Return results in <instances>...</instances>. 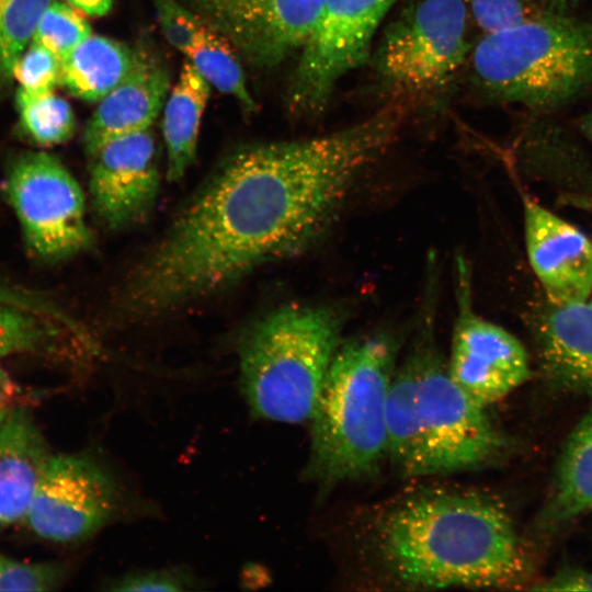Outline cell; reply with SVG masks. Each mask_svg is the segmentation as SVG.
<instances>
[{"label":"cell","instance_id":"cell-1","mask_svg":"<svg viewBox=\"0 0 592 592\" xmlns=\"http://www.w3.org/2000/svg\"><path fill=\"white\" fill-rule=\"evenodd\" d=\"M403 118L388 104L326 136L234 155L138 265L125 293L127 308L162 312L305 248L360 172L396 140Z\"/></svg>","mask_w":592,"mask_h":592},{"label":"cell","instance_id":"cell-2","mask_svg":"<svg viewBox=\"0 0 592 592\" xmlns=\"http://www.w3.org/2000/svg\"><path fill=\"white\" fill-rule=\"evenodd\" d=\"M374 550L392 581L412 589H504L526 560L512 521L496 499L471 490L428 488L386 508Z\"/></svg>","mask_w":592,"mask_h":592},{"label":"cell","instance_id":"cell-3","mask_svg":"<svg viewBox=\"0 0 592 592\" xmlns=\"http://www.w3.org/2000/svg\"><path fill=\"white\" fill-rule=\"evenodd\" d=\"M435 277L414 345L396 367L388 399L387 458L406 477L477 469L503 440L486 409L452 378L434 343Z\"/></svg>","mask_w":592,"mask_h":592},{"label":"cell","instance_id":"cell-4","mask_svg":"<svg viewBox=\"0 0 592 592\" xmlns=\"http://www.w3.org/2000/svg\"><path fill=\"white\" fill-rule=\"evenodd\" d=\"M397 345L384 334L341 342L315 402L306 475L322 487L373 477L387 458Z\"/></svg>","mask_w":592,"mask_h":592},{"label":"cell","instance_id":"cell-5","mask_svg":"<svg viewBox=\"0 0 592 592\" xmlns=\"http://www.w3.org/2000/svg\"><path fill=\"white\" fill-rule=\"evenodd\" d=\"M471 59L491 96L537 111L559 107L592 86V19L538 13L486 33Z\"/></svg>","mask_w":592,"mask_h":592},{"label":"cell","instance_id":"cell-6","mask_svg":"<svg viewBox=\"0 0 592 592\" xmlns=\"http://www.w3.org/2000/svg\"><path fill=\"white\" fill-rule=\"evenodd\" d=\"M341 344V318L325 306L289 305L260 320L240 348L241 391L260 418L309 421Z\"/></svg>","mask_w":592,"mask_h":592},{"label":"cell","instance_id":"cell-7","mask_svg":"<svg viewBox=\"0 0 592 592\" xmlns=\"http://www.w3.org/2000/svg\"><path fill=\"white\" fill-rule=\"evenodd\" d=\"M4 191L25 243L37 258L59 260L90 247L84 194L55 156L20 155L9 169Z\"/></svg>","mask_w":592,"mask_h":592},{"label":"cell","instance_id":"cell-8","mask_svg":"<svg viewBox=\"0 0 592 592\" xmlns=\"http://www.w3.org/2000/svg\"><path fill=\"white\" fill-rule=\"evenodd\" d=\"M465 0H421L386 31L378 70L391 87L430 92L444 87L462 66L468 44Z\"/></svg>","mask_w":592,"mask_h":592},{"label":"cell","instance_id":"cell-9","mask_svg":"<svg viewBox=\"0 0 592 592\" xmlns=\"http://www.w3.org/2000/svg\"><path fill=\"white\" fill-rule=\"evenodd\" d=\"M398 0H323L301 46L289 88V103L303 114H319L339 80L368 58L373 37Z\"/></svg>","mask_w":592,"mask_h":592},{"label":"cell","instance_id":"cell-10","mask_svg":"<svg viewBox=\"0 0 592 592\" xmlns=\"http://www.w3.org/2000/svg\"><path fill=\"white\" fill-rule=\"evenodd\" d=\"M116 504L115 482L96 460L83 454H52L22 523L45 540L76 543L101 530Z\"/></svg>","mask_w":592,"mask_h":592},{"label":"cell","instance_id":"cell-11","mask_svg":"<svg viewBox=\"0 0 592 592\" xmlns=\"http://www.w3.org/2000/svg\"><path fill=\"white\" fill-rule=\"evenodd\" d=\"M249 64L277 66L300 49L323 0H179Z\"/></svg>","mask_w":592,"mask_h":592},{"label":"cell","instance_id":"cell-12","mask_svg":"<svg viewBox=\"0 0 592 592\" xmlns=\"http://www.w3.org/2000/svg\"><path fill=\"white\" fill-rule=\"evenodd\" d=\"M457 270L458 314L447 367L469 397L488 407L530 378V360L516 337L474 312L463 260H458Z\"/></svg>","mask_w":592,"mask_h":592},{"label":"cell","instance_id":"cell-13","mask_svg":"<svg viewBox=\"0 0 592 592\" xmlns=\"http://www.w3.org/2000/svg\"><path fill=\"white\" fill-rule=\"evenodd\" d=\"M90 158L89 191L101 221L111 229L141 221L152 209L160 184L149 129L115 138Z\"/></svg>","mask_w":592,"mask_h":592},{"label":"cell","instance_id":"cell-14","mask_svg":"<svg viewBox=\"0 0 592 592\" xmlns=\"http://www.w3.org/2000/svg\"><path fill=\"white\" fill-rule=\"evenodd\" d=\"M530 264L554 305L581 304L592 294V242L570 223L524 201Z\"/></svg>","mask_w":592,"mask_h":592},{"label":"cell","instance_id":"cell-15","mask_svg":"<svg viewBox=\"0 0 592 592\" xmlns=\"http://www.w3.org/2000/svg\"><path fill=\"white\" fill-rule=\"evenodd\" d=\"M169 88L167 69L143 50L132 72L99 101L83 133L87 155L91 157L115 138L149 129L164 105Z\"/></svg>","mask_w":592,"mask_h":592},{"label":"cell","instance_id":"cell-16","mask_svg":"<svg viewBox=\"0 0 592 592\" xmlns=\"http://www.w3.org/2000/svg\"><path fill=\"white\" fill-rule=\"evenodd\" d=\"M50 455L22 405L0 421V532L23 522Z\"/></svg>","mask_w":592,"mask_h":592},{"label":"cell","instance_id":"cell-17","mask_svg":"<svg viewBox=\"0 0 592 592\" xmlns=\"http://www.w3.org/2000/svg\"><path fill=\"white\" fill-rule=\"evenodd\" d=\"M538 339L549 375L566 387L592 392V306L551 304Z\"/></svg>","mask_w":592,"mask_h":592},{"label":"cell","instance_id":"cell-18","mask_svg":"<svg viewBox=\"0 0 592 592\" xmlns=\"http://www.w3.org/2000/svg\"><path fill=\"white\" fill-rule=\"evenodd\" d=\"M141 52L109 37L90 35L61 59L60 83L78 99L100 101L132 72Z\"/></svg>","mask_w":592,"mask_h":592},{"label":"cell","instance_id":"cell-19","mask_svg":"<svg viewBox=\"0 0 592 592\" xmlns=\"http://www.w3.org/2000/svg\"><path fill=\"white\" fill-rule=\"evenodd\" d=\"M210 86L194 68L184 62L179 79L163 105L162 130L167 149V178L180 180L196 153L202 116Z\"/></svg>","mask_w":592,"mask_h":592},{"label":"cell","instance_id":"cell-20","mask_svg":"<svg viewBox=\"0 0 592 592\" xmlns=\"http://www.w3.org/2000/svg\"><path fill=\"white\" fill-rule=\"evenodd\" d=\"M592 508V407L574 426L561 454L549 517L567 521Z\"/></svg>","mask_w":592,"mask_h":592},{"label":"cell","instance_id":"cell-21","mask_svg":"<svg viewBox=\"0 0 592 592\" xmlns=\"http://www.w3.org/2000/svg\"><path fill=\"white\" fill-rule=\"evenodd\" d=\"M186 56L209 86L235 98L246 110L255 109L237 52L226 38L205 25Z\"/></svg>","mask_w":592,"mask_h":592},{"label":"cell","instance_id":"cell-22","mask_svg":"<svg viewBox=\"0 0 592 592\" xmlns=\"http://www.w3.org/2000/svg\"><path fill=\"white\" fill-rule=\"evenodd\" d=\"M15 103L21 128L35 144L59 145L73 135L76 118L72 109L54 92L34 95L18 89Z\"/></svg>","mask_w":592,"mask_h":592},{"label":"cell","instance_id":"cell-23","mask_svg":"<svg viewBox=\"0 0 592 592\" xmlns=\"http://www.w3.org/2000/svg\"><path fill=\"white\" fill-rule=\"evenodd\" d=\"M59 328L24 303L0 298V363L54 346Z\"/></svg>","mask_w":592,"mask_h":592},{"label":"cell","instance_id":"cell-24","mask_svg":"<svg viewBox=\"0 0 592 592\" xmlns=\"http://www.w3.org/2000/svg\"><path fill=\"white\" fill-rule=\"evenodd\" d=\"M53 0H0V91L13 80L16 60L31 44Z\"/></svg>","mask_w":592,"mask_h":592},{"label":"cell","instance_id":"cell-25","mask_svg":"<svg viewBox=\"0 0 592 592\" xmlns=\"http://www.w3.org/2000/svg\"><path fill=\"white\" fill-rule=\"evenodd\" d=\"M91 34L87 20L72 7L53 0L41 18L32 42L65 58Z\"/></svg>","mask_w":592,"mask_h":592},{"label":"cell","instance_id":"cell-26","mask_svg":"<svg viewBox=\"0 0 592 592\" xmlns=\"http://www.w3.org/2000/svg\"><path fill=\"white\" fill-rule=\"evenodd\" d=\"M21 90L41 95L54 92L61 80V59L41 44L33 43L25 48L13 69Z\"/></svg>","mask_w":592,"mask_h":592},{"label":"cell","instance_id":"cell-27","mask_svg":"<svg viewBox=\"0 0 592 592\" xmlns=\"http://www.w3.org/2000/svg\"><path fill=\"white\" fill-rule=\"evenodd\" d=\"M64 578L57 563L22 561L0 553V591H50Z\"/></svg>","mask_w":592,"mask_h":592},{"label":"cell","instance_id":"cell-28","mask_svg":"<svg viewBox=\"0 0 592 592\" xmlns=\"http://www.w3.org/2000/svg\"><path fill=\"white\" fill-rule=\"evenodd\" d=\"M150 1L166 39L186 55L206 24L179 0Z\"/></svg>","mask_w":592,"mask_h":592},{"label":"cell","instance_id":"cell-29","mask_svg":"<svg viewBox=\"0 0 592 592\" xmlns=\"http://www.w3.org/2000/svg\"><path fill=\"white\" fill-rule=\"evenodd\" d=\"M481 30L494 32L515 25L539 12L533 0H465Z\"/></svg>","mask_w":592,"mask_h":592},{"label":"cell","instance_id":"cell-30","mask_svg":"<svg viewBox=\"0 0 592 592\" xmlns=\"http://www.w3.org/2000/svg\"><path fill=\"white\" fill-rule=\"evenodd\" d=\"M189 580L173 570H151L127 574L113 583L116 591H182Z\"/></svg>","mask_w":592,"mask_h":592},{"label":"cell","instance_id":"cell-31","mask_svg":"<svg viewBox=\"0 0 592 592\" xmlns=\"http://www.w3.org/2000/svg\"><path fill=\"white\" fill-rule=\"evenodd\" d=\"M540 591L592 592V572L577 569L563 570L533 588Z\"/></svg>","mask_w":592,"mask_h":592},{"label":"cell","instance_id":"cell-32","mask_svg":"<svg viewBox=\"0 0 592 592\" xmlns=\"http://www.w3.org/2000/svg\"><path fill=\"white\" fill-rule=\"evenodd\" d=\"M22 390L0 366V421L22 405Z\"/></svg>","mask_w":592,"mask_h":592},{"label":"cell","instance_id":"cell-33","mask_svg":"<svg viewBox=\"0 0 592 592\" xmlns=\"http://www.w3.org/2000/svg\"><path fill=\"white\" fill-rule=\"evenodd\" d=\"M77 10L91 15L102 16L106 14L111 8L113 0H67Z\"/></svg>","mask_w":592,"mask_h":592},{"label":"cell","instance_id":"cell-34","mask_svg":"<svg viewBox=\"0 0 592 592\" xmlns=\"http://www.w3.org/2000/svg\"><path fill=\"white\" fill-rule=\"evenodd\" d=\"M580 129L584 137L592 144V107L582 116Z\"/></svg>","mask_w":592,"mask_h":592},{"label":"cell","instance_id":"cell-35","mask_svg":"<svg viewBox=\"0 0 592 592\" xmlns=\"http://www.w3.org/2000/svg\"><path fill=\"white\" fill-rule=\"evenodd\" d=\"M548 1L551 2L556 7H566L569 3L574 2L576 0H548Z\"/></svg>","mask_w":592,"mask_h":592},{"label":"cell","instance_id":"cell-36","mask_svg":"<svg viewBox=\"0 0 592 592\" xmlns=\"http://www.w3.org/2000/svg\"><path fill=\"white\" fill-rule=\"evenodd\" d=\"M588 303L592 306V294H591V296H590Z\"/></svg>","mask_w":592,"mask_h":592}]
</instances>
